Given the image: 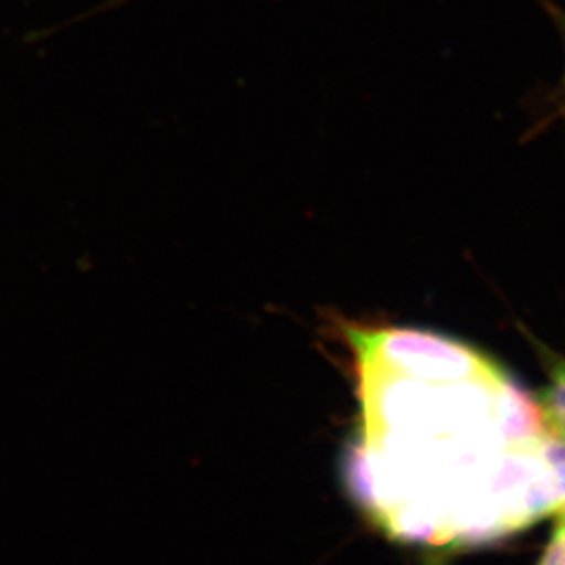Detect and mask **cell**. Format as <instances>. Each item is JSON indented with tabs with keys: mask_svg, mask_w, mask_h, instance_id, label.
<instances>
[{
	"mask_svg": "<svg viewBox=\"0 0 565 565\" xmlns=\"http://www.w3.org/2000/svg\"><path fill=\"white\" fill-rule=\"evenodd\" d=\"M354 376L360 419L343 479L387 534L473 542L564 511L539 406L503 371L429 382L354 362Z\"/></svg>",
	"mask_w": 565,
	"mask_h": 565,
	"instance_id": "obj_1",
	"label": "cell"
},
{
	"mask_svg": "<svg viewBox=\"0 0 565 565\" xmlns=\"http://www.w3.org/2000/svg\"><path fill=\"white\" fill-rule=\"evenodd\" d=\"M343 342L354 362L429 382L492 375L500 367L467 343L408 327H371L342 321Z\"/></svg>",
	"mask_w": 565,
	"mask_h": 565,
	"instance_id": "obj_2",
	"label": "cell"
},
{
	"mask_svg": "<svg viewBox=\"0 0 565 565\" xmlns=\"http://www.w3.org/2000/svg\"><path fill=\"white\" fill-rule=\"evenodd\" d=\"M550 384L542 390L536 401L540 420L545 431L565 443V360L555 354L547 356Z\"/></svg>",
	"mask_w": 565,
	"mask_h": 565,
	"instance_id": "obj_3",
	"label": "cell"
},
{
	"mask_svg": "<svg viewBox=\"0 0 565 565\" xmlns=\"http://www.w3.org/2000/svg\"><path fill=\"white\" fill-rule=\"evenodd\" d=\"M539 565H565V516L558 518L553 539Z\"/></svg>",
	"mask_w": 565,
	"mask_h": 565,
	"instance_id": "obj_4",
	"label": "cell"
},
{
	"mask_svg": "<svg viewBox=\"0 0 565 565\" xmlns=\"http://www.w3.org/2000/svg\"><path fill=\"white\" fill-rule=\"evenodd\" d=\"M542 4L547 8V10L551 11V15H553V19H555L556 24H558V28H561L562 35H564V43H565V11L562 10V8H558V6L553 4V0H542Z\"/></svg>",
	"mask_w": 565,
	"mask_h": 565,
	"instance_id": "obj_5",
	"label": "cell"
},
{
	"mask_svg": "<svg viewBox=\"0 0 565 565\" xmlns=\"http://www.w3.org/2000/svg\"><path fill=\"white\" fill-rule=\"evenodd\" d=\"M118 2H120V0H118Z\"/></svg>",
	"mask_w": 565,
	"mask_h": 565,
	"instance_id": "obj_6",
	"label": "cell"
}]
</instances>
